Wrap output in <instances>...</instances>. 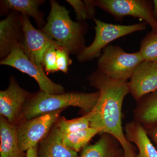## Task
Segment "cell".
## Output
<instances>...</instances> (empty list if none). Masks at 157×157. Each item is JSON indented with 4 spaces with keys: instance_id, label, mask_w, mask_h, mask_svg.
Segmentation results:
<instances>
[{
    "instance_id": "3",
    "label": "cell",
    "mask_w": 157,
    "mask_h": 157,
    "mask_svg": "<svg viewBox=\"0 0 157 157\" xmlns=\"http://www.w3.org/2000/svg\"><path fill=\"white\" fill-rule=\"evenodd\" d=\"M99 96L98 91L90 93L71 92L59 94L39 91L32 94L26 101L23 107L21 120L31 119L43 113L70 106L79 107L87 114L95 106Z\"/></svg>"
},
{
    "instance_id": "28",
    "label": "cell",
    "mask_w": 157,
    "mask_h": 157,
    "mask_svg": "<svg viewBox=\"0 0 157 157\" xmlns=\"http://www.w3.org/2000/svg\"><path fill=\"white\" fill-rule=\"evenodd\" d=\"M153 3V15L156 21L157 22V0H154Z\"/></svg>"
},
{
    "instance_id": "27",
    "label": "cell",
    "mask_w": 157,
    "mask_h": 157,
    "mask_svg": "<svg viewBox=\"0 0 157 157\" xmlns=\"http://www.w3.org/2000/svg\"><path fill=\"white\" fill-rule=\"evenodd\" d=\"M39 144L31 147L27 151L26 157H38Z\"/></svg>"
},
{
    "instance_id": "5",
    "label": "cell",
    "mask_w": 157,
    "mask_h": 157,
    "mask_svg": "<svg viewBox=\"0 0 157 157\" xmlns=\"http://www.w3.org/2000/svg\"><path fill=\"white\" fill-rule=\"evenodd\" d=\"M95 36L92 44L77 55L78 62L84 63L100 57L102 50L112 41L137 31L144 30L147 24L144 22L132 25H114L94 19Z\"/></svg>"
},
{
    "instance_id": "6",
    "label": "cell",
    "mask_w": 157,
    "mask_h": 157,
    "mask_svg": "<svg viewBox=\"0 0 157 157\" xmlns=\"http://www.w3.org/2000/svg\"><path fill=\"white\" fill-rule=\"evenodd\" d=\"M96 7L121 20L127 16L140 18L157 33V22L153 15V1L147 0H95Z\"/></svg>"
},
{
    "instance_id": "25",
    "label": "cell",
    "mask_w": 157,
    "mask_h": 157,
    "mask_svg": "<svg viewBox=\"0 0 157 157\" xmlns=\"http://www.w3.org/2000/svg\"><path fill=\"white\" fill-rule=\"evenodd\" d=\"M84 2L86 8L88 19H94L95 16L96 6L93 0H85Z\"/></svg>"
},
{
    "instance_id": "20",
    "label": "cell",
    "mask_w": 157,
    "mask_h": 157,
    "mask_svg": "<svg viewBox=\"0 0 157 157\" xmlns=\"http://www.w3.org/2000/svg\"><path fill=\"white\" fill-rule=\"evenodd\" d=\"M92 116V111L83 116L72 120L63 117L57 121L56 125L63 134L76 132L90 128V123Z\"/></svg>"
},
{
    "instance_id": "1",
    "label": "cell",
    "mask_w": 157,
    "mask_h": 157,
    "mask_svg": "<svg viewBox=\"0 0 157 157\" xmlns=\"http://www.w3.org/2000/svg\"><path fill=\"white\" fill-rule=\"evenodd\" d=\"M87 79L100 93L98 102L92 110L90 127L100 130V134L107 133L115 137L123 148L124 157H136L135 147L127 140L122 126L123 102L130 93L128 82L109 78L98 69Z\"/></svg>"
},
{
    "instance_id": "14",
    "label": "cell",
    "mask_w": 157,
    "mask_h": 157,
    "mask_svg": "<svg viewBox=\"0 0 157 157\" xmlns=\"http://www.w3.org/2000/svg\"><path fill=\"white\" fill-rule=\"evenodd\" d=\"M101 135L95 143L82 149L79 157H124L123 148L115 137L107 133Z\"/></svg>"
},
{
    "instance_id": "18",
    "label": "cell",
    "mask_w": 157,
    "mask_h": 157,
    "mask_svg": "<svg viewBox=\"0 0 157 157\" xmlns=\"http://www.w3.org/2000/svg\"><path fill=\"white\" fill-rule=\"evenodd\" d=\"M137 102L133 113L135 121L146 130L157 127V90L144 96Z\"/></svg>"
},
{
    "instance_id": "10",
    "label": "cell",
    "mask_w": 157,
    "mask_h": 157,
    "mask_svg": "<svg viewBox=\"0 0 157 157\" xmlns=\"http://www.w3.org/2000/svg\"><path fill=\"white\" fill-rule=\"evenodd\" d=\"M31 94L20 86L14 76H11L8 88L0 91L1 116L10 123L17 125L21 120L24 105Z\"/></svg>"
},
{
    "instance_id": "4",
    "label": "cell",
    "mask_w": 157,
    "mask_h": 157,
    "mask_svg": "<svg viewBox=\"0 0 157 157\" xmlns=\"http://www.w3.org/2000/svg\"><path fill=\"white\" fill-rule=\"evenodd\" d=\"M144 61L139 51L127 53L120 46L109 45L103 49L98 59V70L109 78L127 81Z\"/></svg>"
},
{
    "instance_id": "12",
    "label": "cell",
    "mask_w": 157,
    "mask_h": 157,
    "mask_svg": "<svg viewBox=\"0 0 157 157\" xmlns=\"http://www.w3.org/2000/svg\"><path fill=\"white\" fill-rule=\"evenodd\" d=\"M128 82L130 94L137 101L157 90V63L144 60L136 67Z\"/></svg>"
},
{
    "instance_id": "13",
    "label": "cell",
    "mask_w": 157,
    "mask_h": 157,
    "mask_svg": "<svg viewBox=\"0 0 157 157\" xmlns=\"http://www.w3.org/2000/svg\"><path fill=\"white\" fill-rule=\"evenodd\" d=\"M45 2L43 0H2L1 1V13L15 11L23 16L31 17L36 20L37 26L42 29L46 24L44 13L39 7Z\"/></svg>"
},
{
    "instance_id": "11",
    "label": "cell",
    "mask_w": 157,
    "mask_h": 157,
    "mask_svg": "<svg viewBox=\"0 0 157 157\" xmlns=\"http://www.w3.org/2000/svg\"><path fill=\"white\" fill-rule=\"evenodd\" d=\"M24 36L21 21V14L11 11L0 22V59L6 58L16 46L21 47Z\"/></svg>"
},
{
    "instance_id": "7",
    "label": "cell",
    "mask_w": 157,
    "mask_h": 157,
    "mask_svg": "<svg viewBox=\"0 0 157 157\" xmlns=\"http://www.w3.org/2000/svg\"><path fill=\"white\" fill-rule=\"evenodd\" d=\"M65 109L46 113L30 120H24L17 125L19 148L23 152L34 147L47 137Z\"/></svg>"
},
{
    "instance_id": "19",
    "label": "cell",
    "mask_w": 157,
    "mask_h": 157,
    "mask_svg": "<svg viewBox=\"0 0 157 157\" xmlns=\"http://www.w3.org/2000/svg\"><path fill=\"white\" fill-rule=\"evenodd\" d=\"M100 132L98 129L90 127L68 134L62 133V141L66 147L78 152L82 150L91 139L97 134H100Z\"/></svg>"
},
{
    "instance_id": "2",
    "label": "cell",
    "mask_w": 157,
    "mask_h": 157,
    "mask_svg": "<svg viewBox=\"0 0 157 157\" xmlns=\"http://www.w3.org/2000/svg\"><path fill=\"white\" fill-rule=\"evenodd\" d=\"M51 10L45 26L41 29L56 42L60 48L69 54L78 55L84 49L86 22H75L70 11L55 0H51Z\"/></svg>"
},
{
    "instance_id": "8",
    "label": "cell",
    "mask_w": 157,
    "mask_h": 157,
    "mask_svg": "<svg viewBox=\"0 0 157 157\" xmlns=\"http://www.w3.org/2000/svg\"><path fill=\"white\" fill-rule=\"evenodd\" d=\"M0 64L12 67L33 77L39 85L41 91L53 94L65 93L64 88L48 78L43 68L30 60L20 46L13 48L6 58L0 61Z\"/></svg>"
},
{
    "instance_id": "17",
    "label": "cell",
    "mask_w": 157,
    "mask_h": 157,
    "mask_svg": "<svg viewBox=\"0 0 157 157\" xmlns=\"http://www.w3.org/2000/svg\"><path fill=\"white\" fill-rule=\"evenodd\" d=\"M0 157H26L18 144L17 125L10 123L4 117H0Z\"/></svg>"
},
{
    "instance_id": "16",
    "label": "cell",
    "mask_w": 157,
    "mask_h": 157,
    "mask_svg": "<svg viewBox=\"0 0 157 157\" xmlns=\"http://www.w3.org/2000/svg\"><path fill=\"white\" fill-rule=\"evenodd\" d=\"M124 131L127 140L135 144L138 148L136 157H157L156 148L140 124L135 120L129 122L125 126Z\"/></svg>"
},
{
    "instance_id": "21",
    "label": "cell",
    "mask_w": 157,
    "mask_h": 157,
    "mask_svg": "<svg viewBox=\"0 0 157 157\" xmlns=\"http://www.w3.org/2000/svg\"><path fill=\"white\" fill-rule=\"evenodd\" d=\"M139 51L144 60L157 63V33L147 34L141 40Z\"/></svg>"
},
{
    "instance_id": "23",
    "label": "cell",
    "mask_w": 157,
    "mask_h": 157,
    "mask_svg": "<svg viewBox=\"0 0 157 157\" xmlns=\"http://www.w3.org/2000/svg\"><path fill=\"white\" fill-rule=\"evenodd\" d=\"M69 55L67 52L62 48L57 49V65L59 71L67 73L69 67L72 63V60L70 58Z\"/></svg>"
},
{
    "instance_id": "15",
    "label": "cell",
    "mask_w": 157,
    "mask_h": 157,
    "mask_svg": "<svg viewBox=\"0 0 157 157\" xmlns=\"http://www.w3.org/2000/svg\"><path fill=\"white\" fill-rule=\"evenodd\" d=\"M62 136L55 124L47 137L39 143L38 157H79L77 152L64 145Z\"/></svg>"
},
{
    "instance_id": "26",
    "label": "cell",
    "mask_w": 157,
    "mask_h": 157,
    "mask_svg": "<svg viewBox=\"0 0 157 157\" xmlns=\"http://www.w3.org/2000/svg\"><path fill=\"white\" fill-rule=\"evenodd\" d=\"M146 130L150 139L154 144L157 148V127Z\"/></svg>"
},
{
    "instance_id": "9",
    "label": "cell",
    "mask_w": 157,
    "mask_h": 157,
    "mask_svg": "<svg viewBox=\"0 0 157 157\" xmlns=\"http://www.w3.org/2000/svg\"><path fill=\"white\" fill-rule=\"evenodd\" d=\"M21 21L24 39L21 48L30 60L43 68L42 59L45 50L51 45L60 47L48 35L35 28L29 17L21 14Z\"/></svg>"
},
{
    "instance_id": "24",
    "label": "cell",
    "mask_w": 157,
    "mask_h": 157,
    "mask_svg": "<svg viewBox=\"0 0 157 157\" xmlns=\"http://www.w3.org/2000/svg\"><path fill=\"white\" fill-rule=\"evenodd\" d=\"M66 2L73 7L76 13V18L79 22H85L88 19L84 1L80 0H67Z\"/></svg>"
},
{
    "instance_id": "22",
    "label": "cell",
    "mask_w": 157,
    "mask_h": 157,
    "mask_svg": "<svg viewBox=\"0 0 157 157\" xmlns=\"http://www.w3.org/2000/svg\"><path fill=\"white\" fill-rule=\"evenodd\" d=\"M59 47L55 45L48 47L42 56V63L43 69L47 73H55L59 70L57 65L56 50Z\"/></svg>"
}]
</instances>
